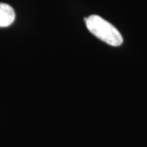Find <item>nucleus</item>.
<instances>
[{
  "instance_id": "nucleus-1",
  "label": "nucleus",
  "mask_w": 147,
  "mask_h": 147,
  "mask_svg": "<svg viewBox=\"0 0 147 147\" xmlns=\"http://www.w3.org/2000/svg\"><path fill=\"white\" fill-rule=\"evenodd\" d=\"M85 23L88 30L93 35L110 46L118 47L123 42L120 32L112 24L100 16L92 15L86 17Z\"/></svg>"
},
{
  "instance_id": "nucleus-2",
  "label": "nucleus",
  "mask_w": 147,
  "mask_h": 147,
  "mask_svg": "<svg viewBox=\"0 0 147 147\" xmlns=\"http://www.w3.org/2000/svg\"><path fill=\"white\" fill-rule=\"evenodd\" d=\"M16 14L10 5L0 3V27L11 26L15 20Z\"/></svg>"
}]
</instances>
